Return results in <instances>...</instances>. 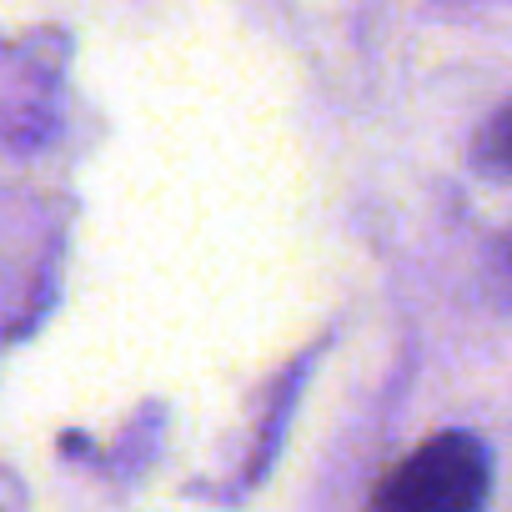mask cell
I'll return each instance as SVG.
<instances>
[{
	"mask_svg": "<svg viewBox=\"0 0 512 512\" xmlns=\"http://www.w3.org/2000/svg\"><path fill=\"white\" fill-rule=\"evenodd\" d=\"M472 161H477V171H487V176H497V181H512V101L497 106V111L487 116V126L477 131Z\"/></svg>",
	"mask_w": 512,
	"mask_h": 512,
	"instance_id": "7a4b0ae2",
	"label": "cell"
},
{
	"mask_svg": "<svg viewBox=\"0 0 512 512\" xmlns=\"http://www.w3.org/2000/svg\"><path fill=\"white\" fill-rule=\"evenodd\" d=\"M492 457L467 432H437L372 492V512H487Z\"/></svg>",
	"mask_w": 512,
	"mask_h": 512,
	"instance_id": "6da1fadb",
	"label": "cell"
}]
</instances>
